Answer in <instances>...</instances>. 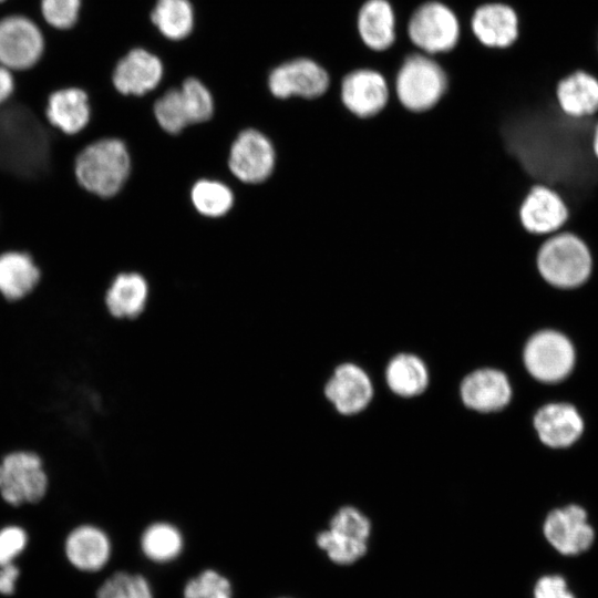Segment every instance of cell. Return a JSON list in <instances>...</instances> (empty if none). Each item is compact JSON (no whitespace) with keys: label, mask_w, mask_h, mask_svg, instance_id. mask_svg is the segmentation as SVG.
<instances>
[{"label":"cell","mask_w":598,"mask_h":598,"mask_svg":"<svg viewBox=\"0 0 598 598\" xmlns=\"http://www.w3.org/2000/svg\"><path fill=\"white\" fill-rule=\"evenodd\" d=\"M131 173V156L118 137L106 136L87 143L74 159L79 186L101 199H111L123 189Z\"/></svg>","instance_id":"cell-1"},{"label":"cell","mask_w":598,"mask_h":598,"mask_svg":"<svg viewBox=\"0 0 598 598\" xmlns=\"http://www.w3.org/2000/svg\"><path fill=\"white\" fill-rule=\"evenodd\" d=\"M540 277L557 289H575L590 276L592 258L587 245L575 234L557 231L546 237L537 250Z\"/></svg>","instance_id":"cell-2"},{"label":"cell","mask_w":598,"mask_h":598,"mask_svg":"<svg viewBox=\"0 0 598 598\" xmlns=\"http://www.w3.org/2000/svg\"><path fill=\"white\" fill-rule=\"evenodd\" d=\"M50 489V474L42 455L14 448L0 457V499L11 508L41 503Z\"/></svg>","instance_id":"cell-3"},{"label":"cell","mask_w":598,"mask_h":598,"mask_svg":"<svg viewBox=\"0 0 598 598\" xmlns=\"http://www.w3.org/2000/svg\"><path fill=\"white\" fill-rule=\"evenodd\" d=\"M394 89L403 110L414 114L427 113L443 99L447 78L431 58L412 54L401 65Z\"/></svg>","instance_id":"cell-4"},{"label":"cell","mask_w":598,"mask_h":598,"mask_svg":"<svg viewBox=\"0 0 598 598\" xmlns=\"http://www.w3.org/2000/svg\"><path fill=\"white\" fill-rule=\"evenodd\" d=\"M575 362V350L569 338L556 329L534 332L524 348V363L527 371L543 382L565 379Z\"/></svg>","instance_id":"cell-5"},{"label":"cell","mask_w":598,"mask_h":598,"mask_svg":"<svg viewBox=\"0 0 598 598\" xmlns=\"http://www.w3.org/2000/svg\"><path fill=\"white\" fill-rule=\"evenodd\" d=\"M45 48L42 28L23 14H9L0 19V64L12 72L34 66Z\"/></svg>","instance_id":"cell-6"},{"label":"cell","mask_w":598,"mask_h":598,"mask_svg":"<svg viewBox=\"0 0 598 598\" xmlns=\"http://www.w3.org/2000/svg\"><path fill=\"white\" fill-rule=\"evenodd\" d=\"M408 33L414 45L434 54L452 50L460 38V24L454 12L445 4L430 1L411 16Z\"/></svg>","instance_id":"cell-7"},{"label":"cell","mask_w":598,"mask_h":598,"mask_svg":"<svg viewBox=\"0 0 598 598\" xmlns=\"http://www.w3.org/2000/svg\"><path fill=\"white\" fill-rule=\"evenodd\" d=\"M340 99L351 115L359 120H369L386 109L390 99L389 85L384 76L374 70H355L343 78Z\"/></svg>","instance_id":"cell-8"},{"label":"cell","mask_w":598,"mask_h":598,"mask_svg":"<svg viewBox=\"0 0 598 598\" xmlns=\"http://www.w3.org/2000/svg\"><path fill=\"white\" fill-rule=\"evenodd\" d=\"M568 215L567 205L561 196L543 184L530 187L518 209L523 228L537 236H549L559 231Z\"/></svg>","instance_id":"cell-9"},{"label":"cell","mask_w":598,"mask_h":598,"mask_svg":"<svg viewBox=\"0 0 598 598\" xmlns=\"http://www.w3.org/2000/svg\"><path fill=\"white\" fill-rule=\"evenodd\" d=\"M275 157L274 146L264 134L246 130L234 141L228 164L238 179L255 184L269 177Z\"/></svg>","instance_id":"cell-10"},{"label":"cell","mask_w":598,"mask_h":598,"mask_svg":"<svg viewBox=\"0 0 598 598\" xmlns=\"http://www.w3.org/2000/svg\"><path fill=\"white\" fill-rule=\"evenodd\" d=\"M329 82L328 73L318 63L297 59L277 66L269 75L268 85L280 99L291 95L315 99L326 93Z\"/></svg>","instance_id":"cell-11"},{"label":"cell","mask_w":598,"mask_h":598,"mask_svg":"<svg viewBox=\"0 0 598 598\" xmlns=\"http://www.w3.org/2000/svg\"><path fill=\"white\" fill-rule=\"evenodd\" d=\"M163 65L161 60L141 48L130 50L114 64L111 82L121 95H143L161 82Z\"/></svg>","instance_id":"cell-12"},{"label":"cell","mask_w":598,"mask_h":598,"mask_svg":"<svg viewBox=\"0 0 598 598\" xmlns=\"http://www.w3.org/2000/svg\"><path fill=\"white\" fill-rule=\"evenodd\" d=\"M544 534L551 546L564 555L585 551L594 540L586 512L577 505L550 512L544 523Z\"/></svg>","instance_id":"cell-13"},{"label":"cell","mask_w":598,"mask_h":598,"mask_svg":"<svg viewBox=\"0 0 598 598\" xmlns=\"http://www.w3.org/2000/svg\"><path fill=\"white\" fill-rule=\"evenodd\" d=\"M92 115L87 92L79 86H64L48 96L44 117L54 130L66 136L83 132Z\"/></svg>","instance_id":"cell-14"},{"label":"cell","mask_w":598,"mask_h":598,"mask_svg":"<svg viewBox=\"0 0 598 598\" xmlns=\"http://www.w3.org/2000/svg\"><path fill=\"white\" fill-rule=\"evenodd\" d=\"M324 394L339 413L351 415L367 408L373 388L363 369L353 363H343L337 367L327 382Z\"/></svg>","instance_id":"cell-15"},{"label":"cell","mask_w":598,"mask_h":598,"mask_svg":"<svg viewBox=\"0 0 598 598\" xmlns=\"http://www.w3.org/2000/svg\"><path fill=\"white\" fill-rule=\"evenodd\" d=\"M512 398V388L505 373L483 368L467 374L461 384V399L465 406L482 413L505 408Z\"/></svg>","instance_id":"cell-16"},{"label":"cell","mask_w":598,"mask_h":598,"mask_svg":"<svg viewBox=\"0 0 598 598\" xmlns=\"http://www.w3.org/2000/svg\"><path fill=\"white\" fill-rule=\"evenodd\" d=\"M41 268L33 256L21 249L0 252V296L8 302L29 297L39 286Z\"/></svg>","instance_id":"cell-17"},{"label":"cell","mask_w":598,"mask_h":598,"mask_svg":"<svg viewBox=\"0 0 598 598\" xmlns=\"http://www.w3.org/2000/svg\"><path fill=\"white\" fill-rule=\"evenodd\" d=\"M107 534L93 524H79L68 533L64 551L69 561L85 571H96L104 567L111 555Z\"/></svg>","instance_id":"cell-18"},{"label":"cell","mask_w":598,"mask_h":598,"mask_svg":"<svg viewBox=\"0 0 598 598\" xmlns=\"http://www.w3.org/2000/svg\"><path fill=\"white\" fill-rule=\"evenodd\" d=\"M471 27L477 40L488 48H507L518 37L517 14L504 3L478 7L472 16Z\"/></svg>","instance_id":"cell-19"},{"label":"cell","mask_w":598,"mask_h":598,"mask_svg":"<svg viewBox=\"0 0 598 598\" xmlns=\"http://www.w3.org/2000/svg\"><path fill=\"white\" fill-rule=\"evenodd\" d=\"M534 426L544 444L550 447H566L580 436L584 424L574 406L553 403L537 411Z\"/></svg>","instance_id":"cell-20"},{"label":"cell","mask_w":598,"mask_h":598,"mask_svg":"<svg viewBox=\"0 0 598 598\" xmlns=\"http://www.w3.org/2000/svg\"><path fill=\"white\" fill-rule=\"evenodd\" d=\"M560 111L581 118L598 113V79L586 71H576L563 78L555 87Z\"/></svg>","instance_id":"cell-21"},{"label":"cell","mask_w":598,"mask_h":598,"mask_svg":"<svg viewBox=\"0 0 598 598\" xmlns=\"http://www.w3.org/2000/svg\"><path fill=\"white\" fill-rule=\"evenodd\" d=\"M147 292V283L140 274L120 272L104 291V308L114 319H133L143 311Z\"/></svg>","instance_id":"cell-22"},{"label":"cell","mask_w":598,"mask_h":598,"mask_svg":"<svg viewBox=\"0 0 598 598\" xmlns=\"http://www.w3.org/2000/svg\"><path fill=\"white\" fill-rule=\"evenodd\" d=\"M358 31L363 43L374 51L390 48L395 39V17L386 0H368L358 14Z\"/></svg>","instance_id":"cell-23"},{"label":"cell","mask_w":598,"mask_h":598,"mask_svg":"<svg viewBox=\"0 0 598 598\" xmlns=\"http://www.w3.org/2000/svg\"><path fill=\"white\" fill-rule=\"evenodd\" d=\"M385 381L396 395L413 398L426 389L429 373L425 363L417 355L400 353L389 362Z\"/></svg>","instance_id":"cell-24"},{"label":"cell","mask_w":598,"mask_h":598,"mask_svg":"<svg viewBox=\"0 0 598 598\" xmlns=\"http://www.w3.org/2000/svg\"><path fill=\"white\" fill-rule=\"evenodd\" d=\"M151 18L162 34L171 40L186 38L194 24L193 8L188 0H157Z\"/></svg>","instance_id":"cell-25"},{"label":"cell","mask_w":598,"mask_h":598,"mask_svg":"<svg viewBox=\"0 0 598 598\" xmlns=\"http://www.w3.org/2000/svg\"><path fill=\"white\" fill-rule=\"evenodd\" d=\"M144 555L156 563L175 559L183 549V537L179 530L167 523L148 526L141 538Z\"/></svg>","instance_id":"cell-26"},{"label":"cell","mask_w":598,"mask_h":598,"mask_svg":"<svg viewBox=\"0 0 598 598\" xmlns=\"http://www.w3.org/2000/svg\"><path fill=\"white\" fill-rule=\"evenodd\" d=\"M190 197L195 208L208 217L225 215L234 202L233 193L225 184L208 179L197 182Z\"/></svg>","instance_id":"cell-27"},{"label":"cell","mask_w":598,"mask_h":598,"mask_svg":"<svg viewBox=\"0 0 598 598\" xmlns=\"http://www.w3.org/2000/svg\"><path fill=\"white\" fill-rule=\"evenodd\" d=\"M317 545L338 565H350L362 558L368 543L329 528L318 534Z\"/></svg>","instance_id":"cell-28"},{"label":"cell","mask_w":598,"mask_h":598,"mask_svg":"<svg viewBox=\"0 0 598 598\" xmlns=\"http://www.w3.org/2000/svg\"><path fill=\"white\" fill-rule=\"evenodd\" d=\"M154 114L162 128L172 134L190 124L181 89H171L161 96L154 104Z\"/></svg>","instance_id":"cell-29"},{"label":"cell","mask_w":598,"mask_h":598,"mask_svg":"<svg viewBox=\"0 0 598 598\" xmlns=\"http://www.w3.org/2000/svg\"><path fill=\"white\" fill-rule=\"evenodd\" d=\"M97 598H153V594L148 581L142 575L121 571L101 586Z\"/></svg>","instance_id":"cell-30"},{"label":"cell","mask_w":598,"mask_h":598,"mask_svg":"<svg viewBox=\"0 0 598 598\" xmlns=\"http://www.w3.org/2000/svg\"><path fill=\"white\" fill-rule=\"evenodd\" d=\"M190 124L209 120L214 112V101L208 89L197 79H186L179 87Z\"/></svg>","instance_id":"cell-31"},{"label":"cell","mask_w":598,"mask_h":598,"mask_svg":"<svg viewBox=\"0 0 598 598\" xmlns=\"http://www.w3.org/2000/svg\"><path fill=\"white\" fill-rule=\"evenodd\" d=\"M83 0H41L43 22L55 30H69L79 21Z\"/></svg>","instance_id":"cell-32"},{"label":"cell","mask_w":598,"mask_h":598,"mask_svg":"<svg viewBox=\"0 0 598 598\" xmlns=\"http://www.w3.org/2000/svg\"><path fill=\"white\" fill-rule=\"evenodd\" d=\"M231 595L229 580L212 569L190 579L184 589V598H231Z\"/></svg>","instance_id":"cell-33"},{"label":"cell","mask_w":598,"mask_h":598,"mask_svg":"<svg viewBox=\"0 0 598 598\" xmlns=\"http://www.w3.org/2000/svg\"><path fill=\"white\" fill-rule=\"evenodd\" d=\"M329 528L367 543L371 534L368 517L352 506L341 507L331 518Z\"/></svg>","instance_id":"cell-34"},{"label":"cell","mask_w":598,"mask_h":598,"mask_svg":"<svg viewBox=\"0 0 598 598\" xmlns=\"http://www.w3.org/2000/svg\"><path fill=\"white\" fill-rule=\"evenodd\" d=\"M27 529L12 522L0 527V566L11 564L28 546Z\"/></svg>","instance_id":"cell-35"},{"label":"cell","mask_w":598,"mask_h":598,"mask_svg":"<svg viewBox=\"0 0 598 598\" xmlns=\"http://www.w3.org/2000/svg\"><path fill=\"white\" fill-rule=\"evenodd\" d=\"M534 598H575L560 576H544L535 585Z\"/></svg>","instance_id":"cell-36"},{"label":"cell","mask_w":598,"mask_h":598,"mask_svg":"<svg viewBox=\"0 0 598 598\" xmlns=\"http://www.w3.org/2000/svg\"><path fill=\"white\" fill-rule=\"evenodd\" d=\"M14 72L0 64V106L6 104L14 93Z\"/></svg>","instance_id":"cell-37"},{"label":"cell","mask_w":598,"mask_h":598,"mask_svg":"<svg viewBox=\"0 0 598 598\" xmlns=\"http://www.w3.org/2000/svg\"><path fill=\"white\" fill-rule=\"evenodd\" d=\"M0 567V594L11 595L14 591L19 569L12 563Z\"/></svg>","instance_id":"cell-38"},{"label":"cell","mask_w":598,"mask_h":598,"mask_svg":"<svg viewBox=\"0 0 598 598\" xmlns=\"http://www.w3.org/2000/svg\"><path fill=\"white\" fill-rule=\"evenodd\" d=\"M592 150H594L595 156L598 158V121L595 125L594 134H592Z\"/></svg>","instance_id":"cell-39"},{"label":"cell","mask_w":598,"mask_h":598,"mask_svg":"<svg viewBox=\"0 0 598 598\" xmlns=\"http://www.w3.org/2000/svg\"><path fill=\"white\" fill-rule=\"evenodd\" d=\"M7 0H0V4L4 3Z\"/></svg>","instance_id":"cell-40"}]
</instances>
